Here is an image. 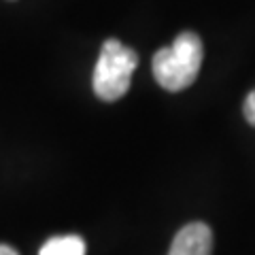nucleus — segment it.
Wrapping results in <instances>:
<instances>
[{
  "label": "nucleus",
  "mask_w": 255,
  "mask_h": 255,
  "mask_svg": "<svg viewBox=\"0 0 255 255\" xmlns=\"http://www.w3.org/2000/svg\"><path fill=\"white\" fill-rule=\"evenodd\" d=\"M138 66V55L117 38H107L94 68V94L105 102H115L128 92L132 73Z\"/></svg>",
  "instance_id": "f03ea898"
},
{
  "label": "nucleus",
  "mask_w": 255,
  "mask_h": 255,
  "mask_svg": "<svg viewBox=\"0 0 255 255\" xmlns=\"http://www.w3.org/2000/svg\"><path fill=\"white\" fill-rule=\"evenodd\" d=\"M0 255H19V253L9 245H0Z\"/></svg>",
  "instance_id": "423d86ee"
},
{
  "label": "nucleus",
  "mask_w": 255,
  "mask_h": 255,
  "mask_svg": "<svg viewBox=\"0 0 255 255\" xmlns=\"http://www.w3.org/2000/svg\"><path fill=\"white\" fill-rule=\"evenodd\" d=\"M213 253V232L202 221L183 226L170 245L168 255H211Z\"/></svg>",
  "instance_id": "7ed1b4c3"
},
{
  "label": "nucleus",
  "mask_w": 255,
  "mask_h": 255,
  "mask_svg": "<svg viewBox=\"0 0 255 255\" xmlns=\"http://www.w3.org/2000/svg\"><path fill=\"white\" fill-rule=\"evenodd\" d=\"M38 255H85V241L77 234L53 236L41 247Z\"/></svg>",
  "instance_id": "20e7f679"
},
{
  "label": "nucleus",
  "mask_w": 255,
  "mask_h": 255,
  "mask_svg": "<svg viewBox=\"0 0 255 255\" xmlns=\"http://www.w3.org/2000/svg\"><path fill=\"white\" fill-rule=\"evenodd\" d=\"M153 77L168 92H181L196 81L202 66V41L194 32H181L170 47L155 51Z\"/></svg>",
  "instance_id": "f257e3e1"
},
{
  "label": "nucleus",
  "mask_w": 255,
  "mask_h": 255,
  "mask_svg": "<svg viewBox=\"0 0 255 255\" xmlns=\"http://www.w3.org/2000/svg\"><path fill=\"white\" fill-rule=\"evenodd\" d=\"M245 117H247V122H249L251 126H255V90L249 92V96L245 98Z\"/></svg>",
  "instance_id": "39448f33"
}]
</instances>
